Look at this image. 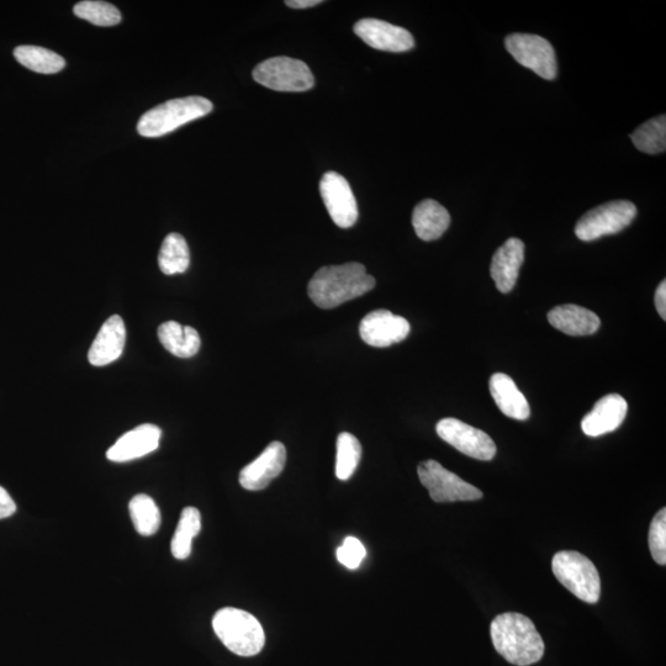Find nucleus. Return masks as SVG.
Listing matches in <instances>:
<instances>
[{
    "label": "nucleus",
    "mask_w": 666,
    "mask_h": 666,
    "mask_svg": "<svg viewBox=\"0 0 666 666\" xmlns=\"http://www.w3.org/2000/svg\"><path fill=\"white\" fill-rule=\"evenodd\" d=\"M655 308L663 320H666V282L663 280L655 292Z\"/></svg>",
    "instance_id": "nucleus-33"
},
{
    "label": "nucleus",
    "mask_w": 666,
    "mask_h": 666,
    "mask_svg": "<svg viewBox=\"0 0 666 666\" xmlns=\"http://www.w3.org/2000/svg\"><path fill=\"white\" fill-rule=\"evenodd\" d=\"M320 193L332 221L338 227L350 229L356 224L358 220L357 200L345 177L336 172L325 173L321 179Z\"/></svg>",
    "instance_id": "nucleus-11"
},
{
    "label": "nucleus",
    "mask_w": 666,
    "mask_h": 666,
    "mask_svg": "<svg viewBox=\"0 0 666 666\" xmlns=\"http://www.w3.org/2000/svg\"><path fill=\"white\" fill-rule=\"evenodd\" d=\"M505 46L520 65L530 68L539 77L552 81L557 76L555 51L551 42L542 36L512 34L506 37Z\"/></svg>",
    "instance_id": "nucleus-9"
},
{
    "label": "nucleus",
    "mask_w": 666,
    "mask_h": 666,
    "mask_svg": "<svg viewBox=\"0 0 666 666\" xmlns=\"http://www.w3.org/2000/svg\"><path fill=\"white\" fill-rule=\"evenodd\" d=\"M354 33L375 50L406 52L414 49L410 31L378 19H362L354 25Z\"/></svg>",
    "instance_id": "nucleus-13"
},
{
    "label": "nucleus",
    "mask_w": 666,
    "mask_h": 666,
    "mask_svg": "<svg viewBox=\"0 0 666 666\" xmlns=\"http://www.w3.org/2000/svg\"><path fill=\"white\" fill-rule=\"evenodd\" d=\"M252 76L263 87L277 92H306L315 86L314 74L305 62L284 56L259 63Z\"/></svg>",
    "instance_id": "nucleus-6"
},
{
    "label": "nucleus",
    "mask_w": 666,
    "mask_h": 666,
    "mask_svg": "<svg viewBox=\"0 0 666 666\" xmlns=\"http://www.w3.org/2000/svg\"><path fill=\"white\" fill-rule=\"evenodd\" d=\"M374 287L375 279L367 274L366 267L350 262L320 268L310 280L308 293L316 306L329 310L367 294Z\"/></svg>",
    "instance_id": "nucleus-2"
},
{
    "label": "nucleus",
    "mask_w": 666,
    "mask_h": 666,
    "mask_svg": "<svg viewBox=\"0 0 666 666\" xmlns=\"http://www.w3.org/2000/svg\"><path fill=\"white\" fill-rule=\"evenodd\" d=\"M287 462V449L280 442H272L259 456L240 473V484L248 491L266 489L272 480L279 477Z\"/></svg>",
    "instance_id": "nucleus-14"
},
{
    "label": "nucleus",
    "mask_w": 666,
    "mask_h": 666,
    "mask_svg": "<svg viewBox=\"0 0 666 666\" xmlns=\"http://www.w3.org/2000/svg\"><path fill=\"white\" fill-rule=\"evenodd\" d=\"M523 261H525V243L518 239L507 240L495 252L490 274L500 293L507 294L515 288Z\"/></svg>",
    "instance_id": "nucleus-18"
},
{
    "label": "nucleus",
    "mask_w": 666,
    "mask_h": 666,
    "mask_svg": "<svg viewBox=\"0 0 666 666\" xmlns=\"http://www.w3.org/2000/svg\"><path fill=\"white\" fill-rule=\"evenodd\" d=\"M637 216V208L627 200H616L597 206L586 213L575 226V235L585 242L595 241L607 235H615Z\"/></svg>",
    "instance_id": "nucleus-7"
},
{
    "label": "nucleus",
    "mask_w": 666,
    "mask_h": 666,
    "mask_svg": "<svg viewBox=\"0 0 666 666\" xmlns=\"http://www.w3.org/2000/svg\"><path fill=\"white\" fill-rule=\"evenodd\" d=\"M202 530V516L195 507H185L174 533L171 549L173 557L178 560L187 559L192 553L193 539Z\"/></svg>",
    "instance_id": "nucleus-23"
},
{
    "label": "nucleus",
    "mask_w": 666,
    "mask_h": 666,
    "mask_svg": "<svg viewBox=\"0 0 666 666\" xmlns=\"http://www.w3.org/2000/svg\"><path fill=\"white\" fill-rule=\"evenodd\" d=\"M449 225H451V215L436 200H424L416 205L414 213H412V226L422 241L440 239Z\"/></svg>",
    "instance_id": "nucleus-21"
},
{
    "label": "nucleus",
    "mask_w": 666,
    "mask_h": 666,
    "mask_svg": "<svg viewBox=\"0 0 666 666\" xmlns=\"http://www.w3.org/2000/svg\"><path fill=\"white\" fill-rule=\"evenodd\" d=\"M158 338L169 353L178 358H192L200 350L202 340L197 330L167 321L158 327Z\"/></svg>",
    "instance_id": "nucleus-22"
},
{
    "label": "nucleus",
    "mask_w": 666,
    "mask_h": 666,
    "mask_svg": "<svg viewBox=\"0 0 666 666\" xmlns=\"http://www.w3.org/2000/svg\"><path fill=\"white\" fill-rule=\"evenodd\" d=\"M411 327L404 317L394 315L389 310H375L369 313L359 325V335L367 345L377 348L389 347L404 341Z\"/></svg>",
    "instance_id": "nucleus-12"
},
{
    "label": "nucleus",
    "mask_w": 666,
    "mask_h": 666,
    "mask_svg": "<svg viewBox=\"0 0 666 666\" xmlns=\"http://www.w3.org/2000/svg\"><path fill=\"white\" fill-rule=\"evenodd\" d=\"M366 555V548L356 537H347L342 546L337 549L338 562L351 570L358 569Z\"/></svg>",
    "instance_id": "nucleus-31"
},
{
    "label": "nucleus",
    "mask_w": 666,
    "mask_h": 666,
    "mask_svg": "<svg viewBox=\"0 0 666 666\" xmlns=\"http://www.w3.org/2000/svg\"><path fill=\"white\" fill-rule=\"evenodd\" d=\"M362 458V446L357 437L343 432L337 438L336 477L348 480L352 477Z\"/></svg>",
    "instance_id": "nucleus-28"
},
{
    "label": "nucleus",
    "mask_w": 666,
    "mask_h": 666,
    "mask_svg": "<svg viewBox=\"0 0 666 666\" xmlns=\"http://www.w3.org/2000/svg\"><path fill=\"white\" fill-rule=\"evenodd\" d=\"M161 436V428L155 425L145 424L136 427L125 433L113 447L109 448L107 458L111 462L124 463L145 457L160 446Z\"/></svg>",
    "instance_id": "nucleus-15"
},
{
    "label": "nucleus",
    "mask_w": 666,
    "mask_h": 666,
    "mask_svg": "<svg viewBox=\"0 0 666 666\" xmlns=\"http://www.w3.org/2000/svg\"><path fill=\"white\" fill-rule=\"evenodd\" d=\"M490 634L496 652L512 665L536 664L546 650L536 626L521 613L506 612L495 617L491 622Z\"/></svg>",
    "instance_id": "nucleus-1"
},
{
    "label": "nucleus",
    "mask_w": 666,
    "mask_h": 666,
    "mask_svg": "<svg viewBox=\"0 0 666 666\" xmlns=\"http://www.w3.org/2000/svg\"><path fill=\"white\" fill-rule=\"evenodd\" d=\"M627 411V401L621 395H606L597 401L581 421V430L590 437H599L616 431L625 421Z\"/></svg>",
    "instance_id": "nucleus-16"
},
{
    "label": "nucleus",
    "mask_w": 666,
    "mask_h": 666,
    "mask_svg": "<svg viewBox=\"0 0 666 666\" xmlns=\"http://www.w3.org/2000/svg\"><path fill=\"white\" fill-rule=\"evenodd\" d=\"M213 109V103L203 97L169 100L142 115L137 124V131L144 137H161L190 121L203 118Z\"/></svg>",
    "instance_id": "nucleus-4"
},
{
    "label": "nucleus",
    "mask_w": 666,
    "mask_h": 666,
    "mask_svg": "<svg viewBox=\"0 0 666 666\" xmlns=\"http://www.w3.org/2000/svg\"><path fill=\"white\" fill-rule=\"evenodd\" d=\"M321 3V0H287L285 5H288L289 8L294 9H306L313 8L315 5H319Z\"/></svg>",
    "instance_id": "nucleus-34"
},
{
    "label": "nucleus",
    "mask_w": 666,
    "mask_h": 666,
    "mask_svg": "<svg viewBox=\"0 0 666 666\" xmlns=\"http://www.w3.org/2000/svg\"><path fill=\"white\" fill-rule=\"evenodd\" d=\"M634 146L648 155H658L666 150V116L660 115L642 124L631 134Z\"/></svg>",
    "instance_id": "nucleus-26"
},
{
    "label": "nucleus",
    "mask_w": 666,
    "mask_h": 666,
    "mask_svg": "<svg viewBox=\"0 0 666 666\" xmlns=\"http://www.w3.org/2000/svg\"><path fill=\"white\" fill-rule=\"evenodd\" d=\"M421 484L430 493L431 499L441 502L475 501L483 498V493L457 474L449 472L436 461L422 462L417 468Z\"/></svg>",
    "instance_id": "nucleus-8"
},
{
    "label": "nucleus",
    "mask_w": 666,
    "mask_h": 666,
    "mask_svg": "<svg viewBox=\"0 0 666 666\" xmlns=\"http://www.w3.org/2000/svg\"><path fill=\"white\" fill-rule=\"evenodd\" d=\"M548 321L554 329L569 336H590L600 329V317L583 306L560 305L549 311Z\"/></svg>",
    "instance_id": "nucleus-19"
},
{
    "label": "nucleus",
    "mask_w": 666,
    "mask_h": 666,
    "mask_svg": "<svg viewBox=\"0 0 666 666\" xmlns=\"http://www.w3.org/2000/svg\"><path fill=\"white\" fill-rule=\"evenodd\" d=\"M130 516L141 536H153L161 526V512L156 502L145 494L136 495L130 501Z\"/></svg>",
    "instance_id": "nucleus-27"
},
{
    "label": "nucleus",
    "mask_w": 666,
    "mask_h": 666,
    "mask_svg": "<svg viewBox=\"0 0 666 666\" xmlns=\"http://www.w3.org/2000/svg\"><path fill=\"white\" fill-rule=\"evenodd\" d=\"M14 56L20 65L42 74L57 73L66 66L65 60L56 52L39 46H19L15 49Z\"/></svg>",
    "instance_id": "nucleus-25"
},
{
    "label": "nucleus",
    "mask_w": 666,
    "mask_h": 666,
    "mask_svg": "<svg viewBox=\"0 0 666 666\" xmlns=\"http://www.w3.org/2000/svg\"><path fill=\"white\" fill-rule=\"evenodd\" d=\"M437 435L465 456L489 462L496 456V444L488 433L457 419H443L436 426Z\"/></svg>",
    "instance_id": "nucleus-10"
},
{
    "label": "nucleus",
    "mask_w": 666,
    "mask_h": 666,
    "mask_svg": "<svg viewBox=\"0 0 666 666\" xmlns=\"http://www.w3.org/2000/svg\"><path fill=\"white\" fill-rule=\"evenodd\" d=\"M15 511H17V505H15L12 496L0 486V520L13 516Z\"/></svg>",
    "instance_id": "nucleus-32"
},
{
    "label": "nucleus",
    "mask_w": 666,
    "mask_h": 666,
    "mask_svg": "<svg viewBox=\"0 0 666 666\" xmlns=\"http://www.w3.org/2000/svg\"><path fill=\"white\" fill-rule=\"evenodd\" d=\"M490 393L502 414L510 419L525 421L530 417V405L509 375L494 374L490 378Z\"/></svg>",
    "instance_id": "nucleus-20"
},
{
    "label": "nucleus",
    "mask_w": 666,
    "mask_h": 666,
    "mask_svg": "<svg viewBox=\"0 0 666 666\" xmlns=\"http://www.w3.org/2000/svg\"><path fill=\"white\" fill-rule=\"evenodd\" d=\"M190 264V252L187 241L182 235L169 234L162 243L158 266L167 276L184 273Z\"/></svg>",
    "instance_id": "nucleus-24"
},
{
    "label": "nucleus",
    "mask_w": 666,
    "mask_h": 666,
    "mask_svg": "<svg viewBox=\"0 0 666 666\" xmlns=\"http://www.w3.org/2000/svg\"><path fill=\"white\" fill-rule=\"evenodd\" d=\"M649 549L659 565L666 564V509L660 510L649 527Z\"/></svg>",
    "instance_id": "nucleus-30"
},
{
    "label": "nucleus",
    "mask_w": 666,
    "mask_h": 666,
    "mask_svg": "<svg viewBox=\"0 0 666 666\" xmlns=\"http://www.w3.org/2000/svg\"><path fill=\"white\" fill-rule=\"evenodd\" d=\"M126 342L125 322L119 315L110 316L100 327L88 352V361L94 367H104L118 361Z\"/></svg>",
    "instance_id": "nucleus-17"
},
{
    "label": "nucleus",
    "mask_w": 666,
    "mask_h": 666,
    "mask_svg": "<svg viewBox=\"0 0 666 666\" xmlns=\"http://www.w3.org/2000/svg\"><path fill=\"white\" fill-rule=\"evenodd\" d=\"M213 628L222 644L240 657H253L266 644V634L257 618L234 607L216 612Z\"/></svg>",
    "instance_id": "nucleus-3"
},
{
    "label": "nucleus",
    "mask_w": 666,
    "mask_h": 666,
    "mask_svg": "<svg viewBox=\"0 0 666 666\" xmlns=\"http://www.w3.org/2000/svg\"><path fill=\"white\" fill-rule=\"evenodd\" d=\"M552 569L555 578L579 600L596 604L601 596V579L595 564L575 551H562L554 555Z\"/></svg>",
    "instance_id": "nucleus-5"
},
{
    "label": "nucleus",
    "mask_w": 666,
    "mask_h": 666,
    "mask_svg": "<svg viewBox=\"0 0 666 666\" xmlns=\"http://www.w3.org/2000/svg\"><path fill=\"white\" fill-rule=\"evenodd\" d=\"M78 18L97 26H114L121 21V13L115 5L98 0H86L73 9Z\"/></svg>",
    "instance_id": "nucleus-29"
}]
</instances>
